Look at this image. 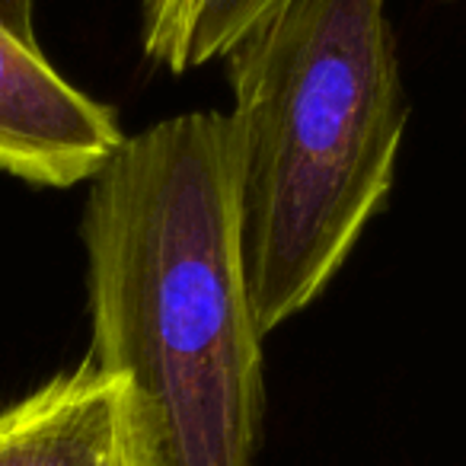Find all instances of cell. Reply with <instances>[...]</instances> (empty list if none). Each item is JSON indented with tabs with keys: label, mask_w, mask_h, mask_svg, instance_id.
I'll return each instance as SVG.
<instances>
[{
	"label": "cell",
	"mask_w": 466,
	"mask_h": 466,
	"mask_svg": "<svg viewBox=\"0 0 466 466\" xmlns=\"http://www.w3.org/2000/svg\"><path fill=\"white\" fill-rule=\"evenodd\" d=\"M0 23L23 42H35V0H0Z\"/></svg>",
	"instance_id": "cell-7"
},
{
	"label": "cell",
	"mask_w": 466,
	"mask_h": 466,
	"mask_svg": "<svg viewBox=\"0 0 466 466\" xmlns=\"http://www.w3.org/2000/svg\"><path fill=\"white\" fill-rule=\"evenodd\" d=\"M262 332L336 281L387 208L409 125L387 0H279L224 52Z\"/></svg>",
	"instance_id": "cell-2"
},
{
	"label": "cell",
	"mask_w": 466,
	"mask_h": 466,
	"mask_svg": "<svg viewBox=\"0 0 466 466\" xmlns=\"http://www.w3.org/2000/svg\"><path fill=\"white\" fill-rule=\"evenodd\" d=\"M279 0H147L141 4V52L154 67L188 74L240 39Z\"/></svg>",
	"instance_id": "cell-5"
},
{
	"label": "cell",
	"mask_w": 466,
	"mask_h": 466,
	"mask_svg": "<svg viewBox=\"0 0 466 466\" xmlns=\"http://www.w3.org/2000/svg\"><path fill=\"white\" fill-rule=\"evenodd\" d=\"M90 355L141 402L157 466H256L262 332L240 240L230 112L125 135L86 182Z\"/></svg>",
	"instance_id": "cell-1"
},
{
	"label": "cell",
	"mask_w": 466,
	"mask_h": 466,
	"mask_svg": "<svg viewBox=\"0 0 466 466\" xmlns=\"http://www.w3.org/2000/svg\"><path fill=\"white\" fill-rule=\"evenodd\" d=\"M141 4H147V0H141Z\"/></svg>",
	"instance_id": "cell-8"
},
{
	"label": "cell",
	"mask_w": 466,
	"mask_h": 466,
	"mask_svg": "<svg viewBox=\"0 0 466 466\" xmlns=\"http://www.w3.org/2000/svg\"><path fill=\"white\" fill-rule=\"evenodd\" d=\"M125 141L116 112L86 96L0 23V169L42 188L90 182Z\"/></svg>",
	"instance_id": "cell-3"
},
{
	"label": "cell",
	"mask_w": 466,
	"mask_h": 466,
	"mask_svg": "<svg viewBox=\"0 0 466 466\" xmlns=\"http://www.w3.org/2000/svg\"><path fill=\"white\" fill-rule=\"evenodd\" d=\"M99 466H157L154 457V441H150L147 421H144L141 402L135 400L131 387L125 383L122 406H118L116 431H112V444L103 453Z\"/></svg>",
	"instance_id": "cell-6"
},
{
	"label": "cell",
	"mask_w": 466,
	"mask_h": 466,
	"mask_svg": "<svg viewBox=\"0 0 466 466\" xmlns=\"http://www.w3.org/2000/svg\"><path fill=\"white\" fill-rule=\"evenodd\" d=\"M125 380L93 361L0 409V466H99L112 444Z\"/></svg>",
	"instance_id": "cell-4"
}]
</instances>
